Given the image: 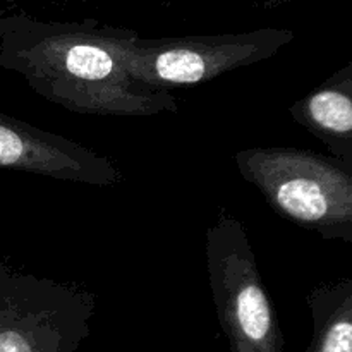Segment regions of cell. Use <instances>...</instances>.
Returning a JSON list of instances; mask_svg holds the SVG:
<instances>
[{"mask_svg":"<svg viewBox=\"0 0 352 352\" xmlns=\"http://www.w3.org/2000/svg\"><path fill=\"white\" fill-rule=\"evenodd\" d=\"M136 31L96 19L45 21L0 12V67L19 74L36 95L69 112L150 117L177 112L167 89L138 82L122 62Z\"/></svg>","mask_w":352,"mask_h":352,"instance_id":"obj_1","label":"cell"},{"mask_svg":"<svg viewBox=\"0 0 352 352\" xmlns=\"http://www.w3.org/2000/svg\"><path fill=\"white\" fill-rule=\"evenodd\" d=\"M236 167L282 219L352 244L351 165L302 148L256 146L237 151Z\"/></svg>","mask_w":352,"mask_h":352,"instance_id":"obj_2","label":"cell"},{"mask_svg":"<svg viewBox=\"0 0 352 352\" xmlns=\"http://www.w3.org/2000/svg\"><path fill=\"white\" fill-rule=\"evenodd\" d=\"M206 267L230 352H285L284 333L246 227L230 213H220L206 230Z\"/></svg>","mask_w":352,"mask_h":352,"instance_id":"obj_3","label":"cell"},{"mask_svg":"<svg viewBox=\"0 0 352 352\" xmlns=\"http://www.w3.org/2000/svg\"><path fill=\"white\" fill-rule=\"evenodd\" d=\"M294 38V31L285 28L167 38H141L136 33L124 45L122 62L138 82L168 91L267 60Z\"/></svg>","mask_w":352,"mask_h":352,"instance_id":"obj_4","label":"cell"},{"mask_svg":"<svg viewBox=\"0 0 352 352\" xmlns=\"http://www.w3.org/2000/svg\"><path fill=\"white\" fill-rule=\"evenodd\" d=\"M95 308L78 285L0 265V352H78Z\"/></svg>","mask_w":352,"mask_h":352,"instance_id":"obj_5","label":"cell"},{"mask_svg":"<svg viewBox=\"0 0 352 352\" xmlns=\"http://www.w3.org/2000/svg\"><path fill=\"white\" fill-rule=\"evenodd\" d=\"M0 168L98 188L122 181V172L110 158L2 112Z\"/></svg>","mask_w":352,"mask_h":352,"instance_id":"obj_6","label":"cell"},{"mask_svg":"<svg viewBox=\"0 0 352 352\" xmlns=\"http://www.w3.org/2000/svg\"><path fill=\"white\" fill-rule=\"evenodd\" d=\"M289 113L322 141L333 158L352 167V62L296 100Z\"/></svg>","mask_w":352,"mask_h":352,"instance_id":"obj_7","label":"cell"},{"mask_svg":"<svg viewBox=\"0 0 352 352\" xmlns=\"http://www.w3.org/2000/svg\"><path fill=\"white\" fill-rule=\"evenodd\" d=\"M313 333L306 352H352V278L309 292Z\"/></svg>","mask_w":352,"mask_h":352,"instance_id":"obj_8","label":"cell"},{"mask_svg":"<svg viewBox=\"0 0 352 352\" xmlns=\"http://www.w3.org/2000/svg\"><path fill=\"white\" fill-rule=\"evenodd\" d=\"M76 2H112V0H76Z\"/></svg>","mask_w":352,"mask_h":352,"instance_id":"obj_9","label":"cell"},{"mask_svg":"<svg viewBox=\"0 0 352 352\" xmlns=\"http://www.w3.org/2000/svg\"><path fill=\"white\" fill-rule=\"evenodd\" d=\"M261 2H265V3H280V2H285V0H261Z\"/></svg>","mask_w":352,"mask_h":352,"instance_id":"obj_10","label":"cell"}]
</instances>
